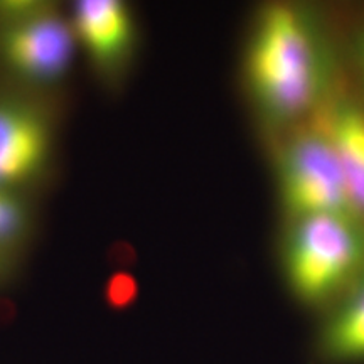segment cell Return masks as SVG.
<instances>
[{"mask_svg":"<svg viewBox=\"0 0 364 364\" xmlns=\"http://www.w3.org/2000/svg\"><path fill=\"white\" fill-rule=\"evenodd\" d=\"M245 85L260 115L287 125L311 113L331 81V58L304 7L272 4L253 22L243 58Z\"/></svg>","mask_w":364,"mask_h":364,"instance_id":"6da1fadb","label":"cell"},{"mask_svg":"<svg viewBox=\"0 0 364 364\" xmlns=\"http://www.w3.org/2000/svg\"><path fill=\"white\" fill-rule=\"evenodd\" d=\"M78 56L66 7L51 0H0V78L65 97Z\"/></svg>","mask_w":364,"mask_h":364,"instance_id":"7a4b0ae2","label":"cell"},{"mask_svg":"<svg viewBox=\"0 0 364 364\" xmlns=\"http://www.w3.org/2000/svg\"><path fill=\"white\" fill-rule=\"evenodd\" d=\"M289 289L309 306L329 302L364 273V221L354 215L294 220L284 247Z\"/></svg>","mask_w":364,"mask_h":364,"instance_id":"3957f363","label":"cell"},{"mask_svg":"<svg viewBox=\"0 0 364 364\" xmlns=\"http://www.w3.org/2000/svg\"><path fill=\"white\" fill-rule=\"evenodd\" d=\"M65 97L24 90L0 78V188L33 196L58 171Z\"/></svg>","mask_w":364,"mask_h":364,"instance_id":"277c9868","label":"cell"},{"mask_svg":"<svg viewBox=\"0 0 364 364\" xmlns=\"http://www.w3.org/2000/svg\"><path fill=\"white\" fill-rule=\"evenodd\" d=\"M277 182L282 204L292 221L316 215H354L324 124L300 130L287 140L277 162Z\"/></svg>","mask_w":364,"mask_h":364,"instance_id":"5b68a950","label":"cell"},{"mask_svg":"<svg viewBox=\"0 0 364 364\" xmlns=\"http://www.w3.org/2000/svg\"><path fill=\"white\" fill-rule=\"evenodd\" d=\"M68 12L91 78L105 93H118L134 70L140 46L134 7L124 0H76Z\"/></svg>","mask_w":364,"mask_h":364,"instance_id":"8992f818","label":"cell"},{"mask_svg":"<svg viewBox=\"0 0 364 364\" xmlns=\"http://www.w3.org/2000/svg\"><path fill=\"white\" fill-rule=\"evenodd\" d=\"M324 125L338 154L353 213L364 221V110L349 102L338 103Z\"/></svg>","mask_w":364,"mask_h":364,"instance_id":"52a82bcc","label":"cell"},{"mask_svg":"<svg viewBox=\"0 0 364 364\" xmlns=\"http://www.w3.org/2000/svg\"><path fill=\"white\" fill-rule=\"evenodd\" d=\"M321 346L332 361H364V273L326 324Z\"/></svg>","mask_w":364,"mask_h":364,"instance_id":"ba28073f","label":"cell"},{"mask_svg":"<svg viewBox=\"0 0 364 364\" xmlns=\"http://www.w3.org/2000/svg\"><path fill=\"white\" fill-rule=\"evenodd\" d=\"M38 196L0 188V252L26 260L39 231Z\"/></svg>","mask_w":364,"mask_h":364,"instance_id":"9c48e42d","label":"cell"},{"mask_svg":"<svg viewBox=\"0 0 364 364\" xmlns=\"http://www.w3.org/2000/svg\"><path fill=\"white\" fill-rule=\"evenodd\" d=\"M22 263H24V258L0 252V289H6L14 284V280L19 277Z\"/></svg>","mask_w":364,"mask_h":364,"instance_id":"30bf717a","label":"cell"},{"mask_svg":"<svg viewBox=\"0 0 364 364\" xmlns=\"http://www.w3.org/2000/svg\"><path fill=\"white\" fill-rule=\"evenodd\" d=\"M358 56H359V61H361V66L364 71V33L361 34V38H359V41H358Z\"/></svg>","mask_w":364,"mask_h":364,"instance_id":"8fae6325","label":"cell"}]
</instances>
